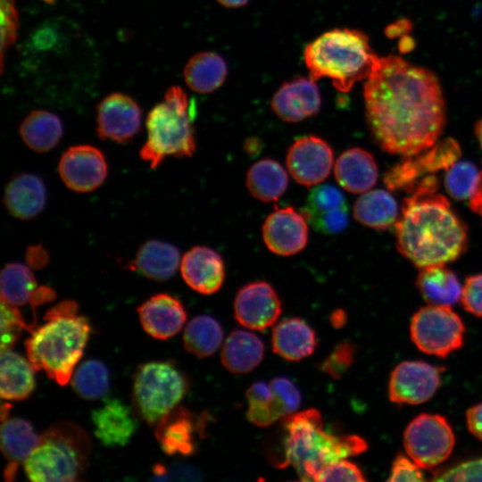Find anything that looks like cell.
<instances>
[{
    "label": "cell",
    "instance_id": "obj_33",
    "mask_svg": "<svg viewBox=\"0 0 482 482\" xmlns=\"http://www.w3.org/2000/svg\"><path fill=\"white\" fill-rule=\"evenodd\" d=\"M287 185V173L272 159L256 162L246 174V187L249 192L262 202L277 201L285 193Z\"/></svg>",
    "mask_w": 482,
    "mask_h": 482
},
{
    "label": "cell",
    "instance_id": "obj_4",
    "mask_svg": "<svg viewBox=\"0 0 482 482\" xmlns=\"http://www.w3.org/2000/svg\"><path fill=\"white\" fill-rule=\"evenodd\" d=\"M284 459L278 467L292 465L303 480H314L325 466L367 449L355 435L334 436L323 430L319 411L309 409L286 418Z\"/></svg>",
    "mask_w": 482,
    "mask_h": 482
},
{
    "label": "cell",
    "instance_id": "obj_13",
    "mask_svg": "<svg viewBox=\"0 0 482 482\" xmlns=\"http://www.w3.org/2000/svg\"><path fill=\"white\" fill-rule=\"evenodd\" d=\"M58 172L70 189L87 193L99 187L107 177L108 167L104 154L89 145L71 146L62 155Z\"/></svg>",
    "mask_w": 482,
    "mask_h": 482
},
{
    "label": "cell",
    "instance_id": "obj_42",
    "mask_svg": "<svg viewBox=\"0 0 482 482\" xmlns=\"http://www.w3.org/2000/svg\"><path fill=\"white\" fill-rule=\"evenodd\" d=\"M353 355V345L347 341L340 342L321 362L320 368L324 373L333 378H339L352 365Z\"/></svg>",
    "mask_w": 482,
    "mask_h": 482
},
{
    "label": "cell",
    "instance_id": "obj_29",
    "mask_svg": "<svg viewBox=\"0 0 482 482\" xmlns=\"http://www.w3.org/2000/svg\"><path fill=\"white\" fill-rule=\"evenodd\" d=\"M264 345L259 337L245 330H235L226 339L221 350V362L230 372L252 371L262 362Z\"/></svg>",
    "mask_w": 482,
    "mask_h": 482
},
{
    "label": "cell",
    "instance_id": "obj_52",
    "mask_svg": "<svg viewBox=\"0 0 482 482\" xmlns=\"http://www.w3.org/2000/svg\"><path fill=\"white\" fill-rule=\"evenodd\" d=\"M470 209L482 218V171L476 189L470 199Z\"/></svg>",
    "mask_w": 482,
    "mask_h": 482
},
{
    "label": "cell",
    "instance_id": "obj_7",
    "mask_svg": "<svg viewBox=\"0 0 482 482\" xmlns=\"http://www.w3.org/2000/svg\"><path fill=\"white\" fill-rule=\"evenodd\" d=\"M91 452V439L79 425L61 421L39 436L24 461V471L34 482H71L83 475Z\"/></svg>",
    "mask_w": 482,
    "mask_h": 482
},
{
    "label": "cell",
    "instance_id": "obj_40",
    "mask_svg": "<svg viewBox=\"0 0 482 482\" xmlns=\"http://www.w3.org/2000/svg\"><path fill=\"white\" fill-rule=\"evenodd\" d=\"M345 207L347 204L343 193L335 186L322 184L310 191L302 213L308 220L311 217Z\"/></svg>",
    "mask_w": 482,
    "mask_h": 482
},
{
    "label": "cell",
    "instance_id": "obj_3",
    "mask_svg": "<svg viewBox=\"0 0 482 482\" xmlns=\"http://www.w3.org/2000/svg\"><path fill=\"white\" fill-rule=\"evenodd\" d=\"M78 312L76 302H60L25 341L26 354L35 370H44L61 386L70 381L91 332L87 319Z\"/></svg>",
    "mask_w": 482,
    "mask_h": 482
},
{
    "label": "cell",
    "instance_id": "obj_23",
    "mask_svg": "<svg viewBox=\"0 0 482 482\" xmlns=\"http://www.w3.org/2000/svg\"><path fill=\"white\" fill-rule=\"evenodd\" d=\"M137 312L145 331L162 340L179 332L187 320L180 301L165 293L151 296L137 308Z\"/></svg>",
    "mask_w": 482,
    "mask_h": 482
},
{
    "label": "cell",
    "instance_id": "obj_32",
    "mask_svg": "<svg viewBox=\"0 0 482 482\" xmlns=\"http://www.w3.org/2000/svg\"><path fill=\"white\" fill-rule=\"evenodd\" d=\"M19 132L29 148L37 153H46L60 142L63 127L56 114L37 110L31 112L22 120Z\"/></svg>",
    "mask_w": 482,
    "mask_h": 482
},
{
    "label": "cell",
    "instance_id": "obj_38",
    "mask_svg": "<svg viewBox=\"0 0 482 482\" xmlns=\"http://www.w3.org/2000/svg\"><path fill=\"white\" fill-rule=\"evenodd\" d=\"M71 386L75 393L86 400L99 399L109 388L108 369L100 361H86L73 372Z\"/></svg>",
    "mask_w": 482,
    "mask_h": 482
},
{
    "label": "cell",
    "instance_id": "obj_43",
    "mask_svg": "<svg viewBox=\"0 0 482 482\" xmlns=\"http://www.w3.org/2000/svg\"><path fill=\"white\" fill-rule=\"evenodd\" d=\"M361 470L345 459L332 462L316 475L314 481H365Z\"/></svg>",
    "mask_w": 482,
    "mask_h": 482
},
{
    "label": "cell",
    "instance_id": "obj_9",
    "mask_svg": "<svg viewBox=\"0 0 482 482\" xmlns=\"http://www.w3.org/2000/svg\"><path fill=\"white\" fill-rule=\"evenodd\" d=\"M463 333L460 317L447 306L423 307L411 322V337L415 345L426 353L442 358L461 346Z\"/></svg>",
    "mask_w": 482,
    "mask_h": 482
},
{
    "label": "cell",
    "instance_id": "obj_17",
    "mask_svg": "<svg viewBox=\"0 0 482 482\" xmlns=\"http://www.w3.org/2000/svg\"><path fill=\"white\" fill-rule=\"evenodd\" d=\"M306 218L294 207L278 208L262 225V238L268 249L289 256L301 252L308 242Z\"/></svg>",
    "mask_w": 482,
    "mask_h": 482
},
{
    "label": "cell",
    "instance_id": "obj_34",
    "mask_svg": "<svg viewBox=\"0 0 482 482\" xmlns=\"http://www.w3.org/2000/svg\"><path fill=\"white\" fill-rule=\"evenodd\" d=\"M183 74L186 83L192 90L207 94L222 85L227 76V65L217 54L198 53L189 59Z\"/></svg>",
    "mask_w": 482,
    "mask_h": 482
},
{
    "label": "cell",
    "instance_id": "obj_49",
    "mask_svg": "<svg viewBox=\"0 0 482 482\" xmlns=\"http://www.w3.org/2000/svg\"><path fill=\"white\" fill-rule=\"evenodd\" d=\"M388 481H422L423 473L420 467L403 454H399L393 461Z\"/></svg>",
    "mask_w": 482,
    "mask_h": 482
},
{
    "label": "cell",
    "instance_id": "obj_48",
    "mask_svg": "<svg viewBox=\"0 0 482 482\" xmlns=\"http://www.w3.org/2000/svg\"><path fill=\"white\" fill-rule=\"evenodd\" d=\"M270 384L285 404L288 414L298 409L301 403L300 392L290 379L278 377L272 379Z\"/></svg>",
    "mask_w": 482,
    "mask_h": 482
},
{
    "label": "cell",
    "instance_id": "obj_27",
    "mask_svg": "<svg viewBox=\"0 0 482 482\" xmlns=\"http://www.w3.org/2000/svg\"><path fill=\"white\" fill-rule=\"evenodd\" d=\"M271 341L274 353L291 362L310 356L317 346L315 331L300 318L285 319L277 324Z\"/></svg>",
    "mask_w": 482,
    "mask_h": 482
},
{
    "label": "cell",
    "instance_id": "obj_28",
    "mask_svg": "<svg viewBox=\"0 0 482 482\" xmlns=\"http://www.w3.org/2000/svg\"><path fill=\"white\" fill-rule=\"evenodd\" d=\"M179 251L160 240H148L140 246L129 268L155 281L170 279L180 266Z\"/></svg>",
    "mask_w": 482,
    "mask_h": 482
},
{
    "label": "cell",
    "instance_id": "obj_45",
    "mask_svg": "<svg viewBox=\"0 0 482 482\" xmlns=\"http://www.w3.org/2000/svg\"><path fill=\"white\" fill-rule=\"evenodd\" d=\"M436 481H482V458L465 461L445 470Z\"/></svg>",
    "mask_w": 482,
    "mask_h": 482
},
{
    "label": "cell",
    "instance_id": "obj_22",
    "mask_svg": "<svg viewBox=\"0 0 482 482\" xmlns=\"http://www.w3.org/2000/svg\"><path fill=\"white\" fill-rule=\"evenodd\" d=\"M96 437L108 447L125 446L136 432L135 411L119 399L106 398L91 412Z\"/></svg>",
    "mask_w": 482,
    "mask_h": 482
},
{
    "label": "cell",
    "instance_id": "obj_1",
    "mask_svg": "<svg viewBox=\"0 0 482 482\" xmlns=\"http://www.w3.org/2000/svg\"><path fill=\"white\" fill-rule=\"evenodd\" d=\"M364 101L371 134L386 152L404 157L431 147L445 121L436 77L399 56L379 57L365 80Z\"/></svg>",
    "mask_w": 482,
    "mask_h": 482
},
{
    "label": "cell",
    "instance_id": "obj_19",
    "mask_svg": "<svg viewBox=\"0 0 482 482\" xmlns=\"http://www.w3.org/2000/svg\"><path fill=\"white\" fill-rule=\"evenodd\" d=\"M55 292L48 287H38L31 268L19 262L6 264L1 271V300L16 307L29 303L33 320L37 323L36 309L52 302Z\"/></svg>",
    "mask_w": 482,
    "mask_h": 482
},
{
    "label": "cell",
    "instance_id": "obj_30",
    "mask_svg": "<svg viewBox=\"0 0 482 482\" xmlns=\"http://www.w3.org/2000/svg\"><path fill=\"white\" fill-rule=\"evenodd\" d=\"M35 369L29 360L10 350L1 352L0 395L5 400H23L35 388Z\"/></svg>",
    "mask_w": 482,
    "mask_h": 482
},
{
    "label": "cell",
    "instance_id": "obj_47",
    "mask_svg": "<svg viewBox=\"0 0 482 482\" xmlns=\"http://www.w3.org/2000/svg\"><path fill=\"white\" fill-rule=\"evenodd\" d=\"M2 14V54L10 47L16 38L18 13L14 0H1Z\"/></svg>",
    "mask_w": 482,
    "mask_h": 482
},
{
    "label": "cell",
    "instance_id": "obj_51",
    "mask_svg": "<svg viewBox=\"0 0 482 482\" xmlns=\"http://www.w3.org/2000/svg\"><path fill=\"white\" fill-rule=\"evenodd\" d=\"M466 418L470 431L482 440V403L469 409Z\"/></svg>",
    "mask_w": 482,
    "mask_h": 482
},
{
    "label": "cell",
    "instance_id": "obj_20",
    "mask_svg": "<svg viewBox=\"0 0 482 482\" xmlns=\"http://www.w3.org/2000/svg\"><path fill=\"white\" fill-rule=\"evenodd\" d=\"M180 272L184 281L193 290L212 295L225 279V264L221 256L207 246H195L181 258Z\"/></svg>",
    "mask_w": 482,
    "mask_h": 482
},
{
    "label": "cell",
    "instance_id": "obj_6",
    "mask_svg": "<svg viewBox=\"0 0 482 482\" xmlns=\"http://www.w3.org/2000/svg\"><path fill=\"white\" fill-rule=\"evenodd\" d=\"M194 113L180 87L168 88L163 101L155 104L146 116L147 137L139 152L142 160L155 169L168 156H192L196 148Z\"/></svg>",
    "mask_w": 482,
    "mask_h": 482
},
{
    "label": "cell",
    "instance_id": "obj_44",
    "mask_svg": "<svg viewBox=\"0 0 482 482\" xmlns=\"http://www.w3.org/2000/svg\"><path fill=\"white\" fill-rule=\"evenodd\" d=\"M317 231L323 234H337L348 225V208L324 212L307 220Z\"/></svg>",
    "mask_w": 482,
    "mask_h": 482
},
{
    "label": "cell",
    "instance_id": "obj_12",
    "mask_svg": "<svg viewBox=\"0 0 482 482\" xmlns=\"http://www.w3.org/2000/svg\"><path fill=\"white\" fill-rule=\"evenodd\" d=\"M286 162L297 183L312 187L324 181L330 174L333 151L324 139L313 135L304 136L289 147Z\"/></svg>",
    "mask_w": 482,
    "mask_h": 482
},
{
    "label": "cell",
    "instance_id": "obj_10",
    "mask_svg": "<svg viewBox=\"0 0 482 482\" xmlns=\"http://www.w3.org/2000/svg\"><path fill=\"white\" fill-rule=\"evenodd\" d=\"M403 445L407 454L420 468H432L451 455L454 435L444 417L424 413L406 428Z\"/></svg>",
    "mask_w": 482,
    "mask_h": 482
},
{
    "label": "cell",
    "instance_id": "obj_2",
    "mask_svg": "<svg viewBox=\"0 0 482 482\" xmlns=\"http://www.w3.org/2000/svg\"><path fill=\"white\" fill-rule=\"evenodd\" d=\"M436 187L434 175L421 179L404 199L395 226L398 251L421 269L455 260L467 243L465 227Z\"/></svg>",
    "mask_w": 482,
    "mask_h": 482
},
{
    "label": "cell",
    "instance_id": "obj_41",
    "mask_svg": "<svg viewBox=\"0 0 482 482\" xmlns=\"http://www.w3.org/2000/svg\"><path fill=\"white\" fill-rule=\"evenodd\" d=\"M1 352L10 350L21 335L29 331V324L25 322L18 307L1 300Z\"/></svg>",
    "mask_w": 482,
    "mask_h": 482
},
{
    "label": "cell",
    "instance_id": "obj_24",
    "mask_svg": "<svg viewBox=\"0 0 482 482\" xmlns=\"http://www.w3.org/2000/svg\"><path fill=\"white\" fill-rule=\"evenodd\" d=\"M4 203L16 218L29 220L37 216L46 204V188L37 175L22 173L13 177L7 184Z\"/></svg>",
    "mask_w": 482,
    "mask_h": 482
},
{
    "label": "cell",
    "instance_id": "obj_50",
    "mask_svg": "<svg viewBox=\"0 0 482 482\" xmlns=\"http://www.w3.org/2000/svg\"><path fill=\"white\" fill-rule=\"evenodd\" d=\"M26 262L29 268L40 270L49 262V255L41 245H29L26 252Z\"/></svg>",
    "mask_w": 482,
    "mask_h": 482
},
{
    "label": "cell",
    "instance_id": "obj_5",
    "mask_svg": "<svg viewBox=\"0 0 482 482\" xmlns=\"http://www.w3.org/2000/svg\"><path fill=\"white\" fill-rule=\"evenodd\" d=\"M379 56L368 37L359 30L335 29L306 46L304 62L310 78H328L341 92H348L355 82L366 80L376 68Z\"/></svg>",
    "mask_w": 482,
    "mask_h": 482
},
{
    "label": "cell",
    "instance_id": "obj_35",
    "mask_svg": "<svg viewBox=\"0 0 482 482\" xmlns=\"http://www.w3.org/2000/svg\"><path fill=\"white\" fill-rule=\"evenodd\" d=\"M353 216L365 226L385 229L395 221L397 204L388 192L382 189L369 190L356 200Z\"/></svg>",
    "mask_w": 482,
    "mask_h": 482
},
{
    "label": "cell",
    "instance_id": "obj_37",
    "mask_svg": "<svg viewBox=\"0 0 482 482\" xmlns=\"http://www.w3.org/2000/svg\"><path fill=\"white\" fill-rule=\"evenodd\" d=\"M222 339L223 331L220 323L207 315L191 320L183 334L185 348L200 358L213 354L220 346Z\"/></svg>",
    "mask_w": 482,
    "mask_h": 482
},
{
    "label": "cell",
    "instance_id": "obj_15",
    "mask_svg": "<svg viewBox=\"0 0 482 482\" xmlns=\"http://www.w3.org/2000/svg\"><path fill=\"white\" fill-rule=\"evenodd\" d=\"M282 312L281 301L265 281H254L241 287L234 302L235 318L242 326L263 330L273 325Z\"/></svg>",
    "mask_w": 482,
    "mask_h": 482
},
{
    "label": "cell",
    "instance_id": "obj_16",
    "mask_svg": "<svg viewBox=\"0 0 482 482\" xmlns=\"http://www.w3.org/2000/svg\"><path fill=\"white\" fill-rule=\"evenodd\" d=\"M441 370L423 362H403L389 380V398L397 403L419 404L430 399L440 385Z\"/></svg>",
    "mask_w": 482,
    "mask_h": 482
},
{
    "label": "cell",
    "instance_id": "obj_18",
    "mask_svg": "<svg viewBox=\"0 0 482 482\" xmlns=\"http://www.w3.org/2000/svg\"><path fill=\"white\" fill-rule=\"evenodd\" d=\"M321 99L315 80L297 77L285 82L274 94L271 108L287 122H298L317 114Z\"/></svg>",
    "mask_w": 482,
    "mask_h": 482
},
{
    "label": "cell",
    "instance_id": "obj_53",
    "mask_svg": "<svg viewBox=\"0 0 482 482\" xmlns=\"http://www.w3.org/2000/svg\"><path fill=\"white\" fill-rule=\"evenodd\" d=\"M346 314L342 310L334 311L330 315V323L335 328H340L345 324Z\"/></svg>",
    "mask_w": 482,
    "mask_h": 482
},
{
    "label": "cell",
    "instance_id": "obj_26",
    "mask_svg": "<svg viewBox=\"0 0 482 482\" xmlns=\"http://www.w3.org/2000/svg\"><path fill=\"white\" fill-rule=\"evenodd\" d=\"M39 436L31 424L23 419L6 418L1 426V450L7 461L4 478L12 481L19 463L24 462L37 446Z\"/></svg>",
    "mask_w": 482,
    "mask_h": 482
},
{
    "label": "cell",
    "instance_id": "obj_54",
    "mask_svg": "<svg viewBox=\"0 0 482 482\" xmlns=\"http://www.w3.org/2000/svg\"><path fill=\"white\" fill-rule=\"evenodd\" d=\"M220 4L226 7L236 8L245 4L248 0H217Z\"/></svg>",
    "mask_w": 482,
    "mask_h": 482
},
{
    "label": "cell",
    "instance_id": "obj_46",
    "mask_svg": "<svg viewBox=\"0 0 482 482\" xmlns=\"http://www.w3.org/2000/svg\"><path fill=\"white\" fill-rule=\"evenodd\" d=\"M461 300L466 311L482 317V274L467 278L461 291Z\"/></svg>",
    "mask_w": 482,
    "mask_h": 482
},
{
    "label": "cell",
    "instance_id": "obj_31",
    "mask_svg": "<svg viewBox=\"0 0 482 482\" xmlns=\"http://www.w3.org/2000/svg\"><path fill=\"white\" fill-rule=\"evenodd\" d=\"M416 283L422 297L431 305L450 307L461 296L456 275L444 264L422 268Z\"/></svg>",
    "mask_w": 482,
    "mask_h": 482
},
{
    "label": "cell",
    "instance_id": "obj_55",
    "mask_svg": "<svg viewBox=\"0 0 482 482\" xmlns=\"http://www.w3.org/2000/svg\"><path fill=\"white\" fill-rule=\"evenodd\" d=\"M475 133L482 148V120L477 122L475 127Z\"/></svg>",
    "mask_w": 482,
    "mask_h": 482
},
{
    "label": "cell",
    "instance_id": "obj_21",
    "mask_svg": "<svg viewBox=\"0 0 482 482\" xmlns=\"http://www.w3.org/2000/svg\"><path fill=\"white\" fill-rule=\"evenodd\" d=\"M202 428L200 419L195 420L192 412L177 405L156 422L154 436L165 453L188 456L195 453V435Z\"/></svg>",
    "mask_w": 482,
    "mask_h": 482
},
{
    "label": "cell",
    "instance_id": "obj_36",
    "mask_svg": "<svg viewBox=\"0 0 482 482\" xmlns=\"http://www.w3.org/2000/svg\"><path fill=\"white\" fill-rule=\"evenodd\" d=\"M247 419L259 427H268L279 418L288 415L287 410L270 384L253 383L246 392Z\"/></svg>",
    "mask_w": 482,
    "mask_h": 482
},
{
    "label": "cell",
    "instance_id": "obj_8",
    "mask_svg": "<svg viewBox=\"0 0 482 482\" xmlns=\"http://www.w3.org/2000/svg\"><path fill=\"white\" fill-rule=\"evenodd\" d=\"M187 391L185 375L171 362L144 363L134 376V411L149 425H154L178 405Z\"/></svg>",
    "mask_w": 482,
    "mask_h": 482
},
{
    "label": "cell",
    "instance_id": "obj_25",
    "mask_svg": "<svg viewBox=\"0 0 482 482\" xmlns=\"http://www.w3.org/2000/svg\"><path fill=\"white\" fill-rule=\"evenodd\" d=\"M334 173L337 183L354 194L369 191L378 179V167L373 156L359 147L347 149L338 156Z\"/></svg>",
    "mask_w": 482,
    "mask_h": 482
},
{
    "label": "cell",
    "instance_id": "obj_11",
    "mask_svg": "<svg viewBox=\"0 0 482 482\" xmlns=\"http://www.w3.org/2000/svg\"><path fill=\"white\" fill-rule=\"evenodd\" d=\"M460 156L458 143L453 138H446L420 154L406 156L386 173L385 185L391 190L410 192L422 175L447 170Z\"/></svg>",
    "mask_w": 482,
    "mask_h": 482
},
{
    "label": "cell",
    "instance_id": "obj_14",
    "mask_svg": "<svg viewBox=\"0 0 482 482\" xmlns=\"http://www.w3.org/2000/svg\"><path fill=\"white\" fill-rule=\"evenodd\" d=\"M142 110L130 96L114 92L96 106V132L101 139L125 143L140 130Z\"/></svg>",
    "mask_w": 482,
    "mask_h": 482
},
{
    "label": "cell",
    "instance_id": "obj_39",
    "mask_svg": "<svg viewBox=\"0 0 482 482\" xmlns=\"http://www.w3.org/2000/svg\"><path fill=\"white\" fill-rule=\"evenodd\" d=\"M480 172L470 162H456L446 170L445 186L448 194L458 200L470 199Z\"/></svg>",
    "mask_w": 482,
    "mask_h": 482
}]
</instances>
